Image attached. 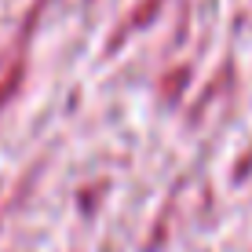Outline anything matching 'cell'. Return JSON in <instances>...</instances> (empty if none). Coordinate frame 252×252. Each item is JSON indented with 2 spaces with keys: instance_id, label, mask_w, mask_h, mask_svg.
<instances>
[{
  "instance_id": "1",
  "label": "cell",
  "mask_w": 252,
  "mask_h": 252,
  "mask_svg": "<svg viewBox=\"0 0 252 252\" xmlns=\"http://www.w3.org/2000/svg\"><path fill=\"white\" fill-rule=\"evenodd\" d=\"M158 7H161V0H143V7H135V11H132V15H128V19H125V22H121V30H117V37H114V40H110V51H114V48H121V40H125V37H128V33H132V30H135V26H143V22H150V19H154V15H158Z\"/></svg>"
}]
</instances>
